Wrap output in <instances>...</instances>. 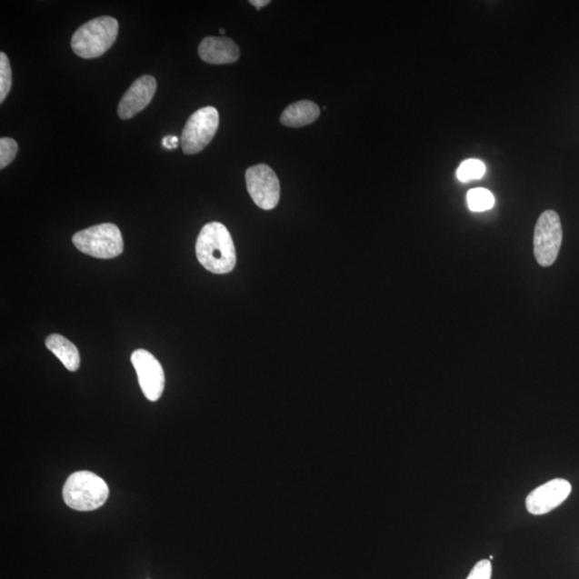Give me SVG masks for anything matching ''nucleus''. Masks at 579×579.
Masks as SVG:
<instances>
[{"label": "nucleus", "mask_w": 579, "mask_h": 579, "mask_svg": "<svg viewBox=\"0 0 579 579\" xmlns=\"http://www.w3.org/2000/svg\"><path fill=\"white\" fill-rule=\"evenodd\" d=\"M240 55V47L230 38L206 37L199 45V56L207 64H233Z\"/></svg>", "instance_id": "nucleus-11"}, {"label": "nucleus", "mask_w": 579, "mask_h": 579, "mask_svg": "<svg viewBox=\"0 0 579 579\" xmlns=\"http://www.w3.org/2000/svg\"><path fill=\"white\" fill-rule=\"evenodd\" d=\"M250 196L262 210L271 211L280 199V184L276 173L266 165L252 166L246 172Z\"/></svg>", "instance_id": "nucleus-7"}, {"label": "nucleus", "mask_w": 579, "mask_h": 579, "mask_svg": "<svg viewBox=\"0 0 579 579\" xmlns=\"http://www.w3.org/2000/svg\"><path fill=\"white\" fill-rule=\"evenodd\" d=\"M12 86V71L9 59L5 53L0 54V103H4Z\"/></svg>", "instance_id": "nucleus-16"}, {"label": "nucleus", "mask_w": 579, "mask_h": 579, "mask_svg": "<svg viewBox=\"0 0 579 579\" xmlns=\"http://www.w3.org/2000/svg\"><path fill=\"white\" fill-rule=\"evenodd\" d=\"M45 344L69 372H76L79 369L81 363L79 350L67 338L58 334H52L46 338Z\"/></svg>", "instance_id": "nucleus-13"}, {"label": "nucleus", "mask_w": 579, "mask_h": 579, "mask_svg": "<svg viewBox=\"0 0 579 579\" xmlns=\"http://www.w3.org/2000/svg\"><path fill=\"white\" fill-rule=\"evenodd\" d=\"M486 172V166L481 160L467 159L459 165L456 175L459 181L463 183H468L475 181V179H481L484 176Z\"/></svg>", "instance_id": "nucleus-15"}, {"label": "nucleus", "mask_w": 579, "mask_h": 579, "mask_svg": "<svg viewBox=\"0 0 579 579\" xmlns=\"http://www.w3.org/2000/svg\"><path fill=\"white\" fill-rule=\"evenodd\" d=\"M563 225L558 214L554 211L543 213L534 229V255L541 266H551L557 260L563 244Z\"/></svg>", "instance_id": "nucleus-5"}, {"label": "nucleus", "mask_w": 579, "mask_h": 579, "mask_svg": "<svg viewBox=\"0 0 579 579\" xmlns=\"http://www.w3.org/2000/svg\"><path fill=\"white\" fill-rule=\"evenodd\" d=\"M219 113L213 106L202 107L194 113L185 125L181 143L183 152L195 155L203 151L216 135Z\"/></svg>", "instance_id": "nucleus-6"}, {"label": "nucleus", "mask_w": 579, "mask_h": 579, "mask_svg": "<svg viewBox=\"0 0 579 579\" xmlns=\"http://www.w3.org/2000/svg\"><path fill=\"white\" fill-rule=\"evenodd\" d=\"M118 35V22L115 17L101 16L81 26L71 39V47L77 56L97 58L110 50Z\"/></svg>", "instance_id": "nucleus-3"}, {"label": "nucleus", "mask_w": 579, "mask_h": 579, "mask_svg": "<svg viewBox=\"0 0 579 579\" xmlns=\"http://www.w3.org/2000/svg\"><path fill=\"white\" fill-rule=\"evenodd\" d=\"M468 205L473 212H485L494 205V198L491 191L484 188L470 190L467 195Z\"/></svg>", "instance_id": "nucleus-14"}, {"label": "nucleus", "mask_w": 579, "mask_h": 579, "mask_svg": "<svg viewBox=\"0 0 579 579\" xmlns=\"http://www.w3.org/2000/svg\"><path fill=\"white\" fill-rule=\"evenodd\" d=\"M572 492L569 481L554 479L534 489L528 494L526 507L530 514L544 515L564 504Z\"/></svg>", "instance_id": "nucleus-9"}, {"label": "nucleus", "mask_w": 579, "mask_h": 579, "mask_svg": "<svg viewBox=\"0 0 579 579\" xmlns=\"http://www.w3.org/2000/svg\"><path fill=\"white\" fill-rule=\"evenodd\" d=\"M220 34L225 35V29H220Z\"/></svg>", "instance_id": "nucleus-21"}, {"label": "nucleus", "mask_w": 579, "mask_h": 579, "mask_svg": "<svg viewBox=\"0 0 579 579\" xmlns=\"http://www.w3.org/2000/svg\"><path fill=\"white\" fill-rule=\"evenodd\" d=\"M141 390L151 402H157L165 390V373L157 358L151 352L139 349L131 355Z\"/></svg>", "instance_id": "nucleus-8"}, {"label": "nucleus", "mask_w": 579, "mask_h": 579, "mask_svg": "<svg viewBox=\"0 0 579 579\" xmlns=\"http://www.w3.org/2000/svg\"><path fill=\"white\" fill-rule=\"evenodd\" d=\"M250 4L254 5L256 9H261L270 4V0H253Z\"/></svg>", "instance_id": "nucleus-20"}, {"label": "nucleus", "mask_w": 579, "mask_h": 579, "mask_svg": "<svg viewBox=\"0 0 579 579\" xmlns=\"http://www.w3.org/2000/svg\"><path fill=\"white\" fill-rule=\"evenodd\" d=\"M109 494V486L105 480L91 471H77L71 474L63 489L65 504L81 512L99 509Z\"/></svg>", "instance_id": "nucleus-2"}, {"label": "nucleus", "mask_w": 579, "mask_h": 579, "mask_svg": "<svg viewBox=\"0 0 579 579\" xmlns=\"http://www.w3.org/2000/svg\"><path fill=\"white\" fill-rule=\"evenodd\" d=\"M493 566L491 560H481L474 565L467 579H491Z\"/></svg>", "instance_id": "nucleus-18"}, {"label": "nucleus", "mask_w": 579, "mask_h": 579, "mask_svg": "<svg viewBox=\"0 0 579 579\" xmlns=\"http://www.w3.org/2000/svg\"><path fill=\"white\" fill-rule=\"evenodd\" d=\"M73 242L81 253L98 259L116 258L124 250L122 233L112 224L98 225L77 232Z\"/></svg>", "instance_id": "nucleus-4"}, {"label": "nucleus", "mask_w": 579, "mask_h": 579, "mask_svg": "<svg viewBox=\"0 0 579 579\" xmlns=\"http://www.w3.org/2000/svg\"><path fill=\"white\" fill-rule=\"evenodd\" d=\"M17 149V143L10 137H2L0 140V169H5L15 160Z\"/></svg>", "instance_id": "nucleus-17"}, {"label": "nucleus", "mask_w": 579, "mask_h": 579, "mask_svg": "<svg viewBox=\"0 0 579 579\" xmlns=\"http://www.w3.org/2000/svg\"><path fill=\"white\" fill-rule=\"evenodd\" d=\"M200 264L214 274H226L236 265V252L230 232L223 224L203 226L195 246Z\"/></svg>", "instance_id": "nucleus-1"}, {"label": "nucleus", "mask_w": 579, "mask_h": 579, "mask_svg": "<svg viewBox=\"0 0 579 579\" xmlns=\"http://www.w3.org/2000/svg\"><path fill=\"white\" fill-rule=\"evenodd\" d=\"M178 137L176 135H166L163 139V146L166 149H175L178 146Z\"/></svg>", "instance_id": "nucleus-19"}, {"label": "nucleus", "mask_w": 579, "mask_h": 579, "mask_svg": "<svg viewBox=\"0 0 579 579\" xmlns=\"http://www.w3.org/2000/svg\"><path fill=\"white\" fill-rule=\"evenodd\" d=\"M319 116L318 105L313 101L302 100L286 107L280 117V122L286 127L300 128L314 123Z\"/></svg>", "instance_id": "nucleus-12"}, {"label": "nucleus", "mask_w": 579, "mask_h": 579, "mask_svg": "<svg viewBox=\"0 0 579 579\" xmlns=\"http://www.w3.org/2000/svg\"><path fill=\"white\" fill-rule=\"evenodd\" d=\"M157 82L152 75L139 77L130 86L118 105V116L122 119L133 118L151 104L156 93Z\"/></svg>", "instance_id": "nucleus-10"}]
</instances>
